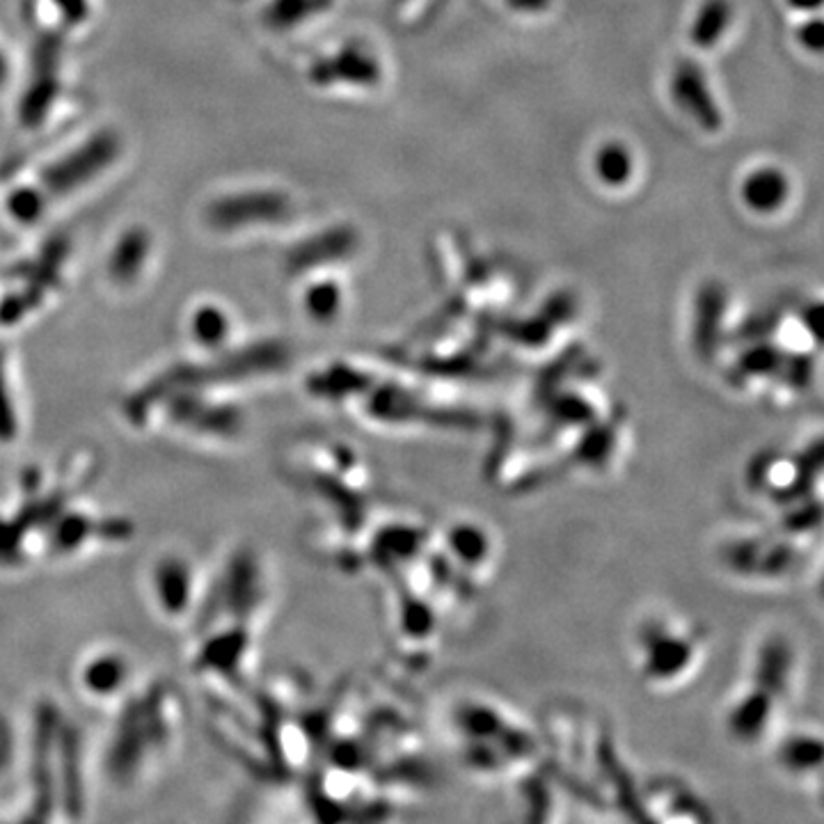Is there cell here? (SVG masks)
<instances>
[{
  "label": "cell",
  "instance_id": "obj_10",
  "mask_svg": "<svg viewBox=\"0 0 824 824\" xmlns=\"http://www.w3.org/2000/svg\"><path fill=\"white\" fill-rule=\"evenodd\" d=\"M186 335L199 355H216L232 349V314L214 301H199L186 316Z\"/></svg>",
  "mask_w": 824,
  "mask_h": 824
},
{
  "label": "cell",
  "instance_id": "obj_1",
  "mask_svg": "<svg viewBox=\"0 0 824 824\" xmlns=\"http://www.w3.org/2000/svg\"><path fill=\"white\" fill-rule=\"evenodd\" d=\"M186 703L168 678L137 682L129 696L112 707V724L101 753V772L118 790L149 784L177 753Z\"/></svg>",
  "mask_w": 824,
  "mask_h": 824
},
{
  "label": "cell",
  "instance_id": "obj_9",
  "mask_svg": "<svg viewBox=\"0 0 824 824\" xmlns=\"http://www.w3.org/2000/svg\"><path fill=\"white\" fill-rule=\"evenodd\" d=\"M114 152H118V143L112 141V135L92 137L78 149L64 154L58 163H53V168L41 174V193L62 197L87 186L89 179H95L108 168Z\"/></svg>",
  "mask_w": 824,
  "mask_h": 824
},
{
  "label": "cell",
  "instance_id": "obj_12",
  "mask_svg": "<svg viewBox=\"0 0 824 824\" xmlns=\"http://www.w3.org/2000/svg\"><path fill=\"white\" fill-rule=\"evenodd\" d=\"M23 412L16 378L5 351H0V447L14 445L21 438Z\"/></svg>",
  "mask_w": 824,
  "mask_h": 824
},
{
  "label": "cell",
  "instance_id": "obj_5",
  "mask_svg": "<svg viewBox=\"0 0 824 824\" xmlns=\"http://www.w3.org/2000/svg\"><path fill=\"white\" fill-rule=\"evenodd\" d=\"M449 730L456 751L474 774H511L536 755V740L524 724L484 696L456 701L449 710Z\"/></svg>",
  "mask_w": 824,
  "mask_h": 824
},
{
  "label": "cell",
  "instance_id": "obj_6",
  "mask_svg": "<svg viewBox=\"0 0 824 824\" xmlns=\"http://www.w3.org/2000/svg\"><path fill=\"white\" fill-rule=\"evenodd\" d=\"M135 522L129 516L99 509L85 497L74 499L49 524L39 545L41 564H64L89 557L108 547H122L135 538Z\"/></svg>",
  "mask_w": 824,
  "mask_h": 824
},
{
  "label": "cell",
  "instance_id": "obj_13",
  "mask_svg": "<svg viewBox=\"0 0 824 824\" xmlns=\"http://www.w3.org/2000/svg\"><path fill=\"white\" fill-rule=\"evenodd\" d=\"M786 193V183L776 172H759L747 181V204L755 206V209H774L781 204V197Z\"/></svg>",
  "mask_w": 824,
  "mask_h": 824
},
{
  "label": "cell",
  "instance_id": "obj_3",
  "mask_svg": "<svg viewBox=\"0 0 824 824\" xmlns=\"http://www.w3.org/2000/svg\"><path fill=\"white\" fill-rule=\"evenodd\" d=\"M83 811L85 772L78 730L64 719L58 705L41 701L35 710L26 795L10 820H81Z\"/></svg>",
  "mask_w": 824,
  "mask_h": 824
},
{
  "label": "cell",
  "instance_id": "obj_14",
  "mask_svg": "<svg viewBox=\"0 0 824 824\" xmlns=\"http://www.w3.org/2000/svg\"><path fill=\"white\" fill-rule=\"evenodd\" d=\"M51 3L58 8V12L62 14V21H66L69 26H78V23L87 21V14H89L87 0H51Z\"/></svg>",
  "mask_w": 824,
  "mask_h": 824
},
{
  "label": "cell",
  "instance_id": "obj_15",
  "mask_svg": "<svg viewBox=\"0 0 824 824\" xmlns=\"http://www.w3.org/2000/svg\"><path fill=\"white\" fill-rule=\"evenodd\" d=\"M8 759H10V730L3 724V719H0V770L5 767Z\"/></svg>",
  "mask_w": 824,
  "mask_h": 824
},
{
  "label": "cell",
  "instance_id": "obj_2",
  "mask_svg": "<svg viewBox=\"0 0 824 824\" xmlns=\"http://www.w3.org/2000/svg\"><path fill=\"white\" fill-rule=\"evenodd\" d=\"M104 456L95 445L69 447L53 463L21 472L14 495L0 507V570L39 566L44 532L74 499L97 486Z\"/></svg>",
  "mask_w": 824,
  "mask_h": 824
},
{
  "label": "cell",
  "instance_id": "obj_4",
  "mask_svg": "<svg viewBox=\"0 0 824 824\" xmlns=\"http://www.w3.org/2000/svg\"><path fill=\"white\" fill-rule=\"evenodd\" d=\"M628 639L637 680L657 694L680 690L705 662L703 628L694 618L667 605L639 609Z\"/></svg>",
  "mask_w": 824,
  "mask_h": 824
},
{
  "label": "cell",
  "instance_id": "obj_7",
  "mask_svg": "<svg viewBox=\"0 0 824 824\" xmlns=\"http://www.w3.org/2000/svg\"><path fill=\"white\" fill-rule=\"evenodd\" d=\"M209 578L202 575L195 561L181 553H163L147 578V593L154 611L172 626H191Z\"/></svg>",
  "mask_w": 824,
  "mask_h": 824
},
{
  "label": "cell",
  "instance_id": "obj_8",
  "mask_svg": "<svg viewBox=\"0 0 824 824\" xmlns=\"http://www.w3.org/2000/svg\"><path fill=\"white\" fill-rule=\"evenodd\" d=\"M135 684L133 657L120 646H92L74 664L76 692L97 707L120 705Z\"/></svg>",
  "mask_w": 824,
  "mask_h": 824
},
{
  "label": "cell",
  "instance_id": "obj_11",
  "mask_svg": "<svg viewBox=\"0 0 824 824\" xmlns=\"http://www.w3.org/2000/svg\"><path fill=\"white\" fill-rule=\"evenodd\" d=\"M147 259L149 237L141 232V229H131V232L120 237L118 245L112 247V255L108 259V278H112L122 287L133 284L143 275Z\"/></svg>",
  "mask_w": 824,
  "mask_h": 824
},
{
  "label": "cell",
  "instance_id": "obj_16",
  "mask_svg": "<svg viewBox=\"0 0 824 824\" xmlns=\"http://www.w3.org/2000/svg\"><path fill=\"white\" fill-rule=\"evenodd\" d=\"M5 81H8V64H5L3 53H0V85H3Z\"/></svg>",
  "mask_w": 824,
  "mask_h": 824
}]
</instances>
